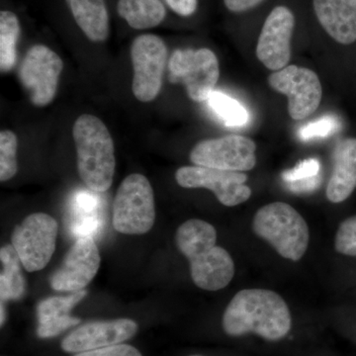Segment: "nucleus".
<instances>
[{
	"instance_id": "f257e3e1",
	"label": "nucleus",
	"mask_w": 356,
	"mask_h": 356,
	"mask_svg": "<svg viewBox=\"0 0 356 356\" xmlns=\"http://www.w3.org/2000/svg\"><path fill=\"white\" fill-rule=\"evenodd\" d=\"M291 315L277 293L245 289L236 293L222 317V329L231 337L252 334L267 341H280L291 330Z\"/></svg>"
},
{
	"instance_id": "f03ea898",
	"label": "nucleus",
	"mask_w": 356,
	"mask_h": 356,
	"mask_svg": "<svg viewBox=\"0 0 356 356\" xmlns=\"http://www.w3.org/2000/svg\"><path fill=\"white\" fill-rule=\"evenodd\" d=\"M178 250L191 262V277L196 286L218 291L229 285L235 275L233 259L225 248L217 247L216 229L202 220L184 222L177 232Z\"/></svg>"
},
{
	"instance_id": "7ed1b4c3",
	"label": "nucleus",
	"mask_w": 356,
	"mask_h": 356,
	"mask_svg": "<svg viewBox=\"0 0 356 356\" xmlns=\"http://www.w3.org/2000/svg\"><path fill=\"white\" fill-rule=\"evenodd\" d=\"M76 147L77 170L90 191L105 192L113 182L115 149L106 125L93 115L79 116L72 129Z\"/></svg>"
},
{
	"instance_id": "20e7f679",
	"label": "nucleus",
	"mask_w": 356,
	"mask_h": 356,
	"mask_svg": "<svg viewBox=\"0 0 356 356\" xmlns=\"http://www.w3.org/2000/svg\"><path fill=\"white\" fill-rule=\"evenodd\" d=\"M252 229L281 257L290 261H298L308 248V225L289 204L274 202L261 207L255 214Z\"/></svg>"
},
{
	"instance_id": "39448f33",
	"label": "nucleus",
	"mask_w": 356,
	"mask_h": 356,
	"mask_svg": "<svg viewBox=\"0 0 356 356\" xmlns=\"http://www.w3.org/2000/svg\"><path fill=\"white\" fill-rule=\"evenodd\" d=\"M156 220L154 196L144 175H128L115 196L113 227L126 235H143L153 228Z\"/></svg>"
},
{
	"instance_id": "423d86ee",
	"label": "nucleus",
	"mask_w": 356,
	"mask_h": 356,
	"mask_svg": "<svg viewBox=\"0 0 356 356\" xmlns=\"http://www.w3.org/2000/svg\"><path fill=\"white\" fill-rule=\"evenodd\" d=\"M58 222L50 215L34 213L14 228L11 243L28 273L39 271L56 250Z\"/></svg>"
},
{
	"instance_id": "0eeeda50",
	"label": "nucleus",
	"mask_w": 356,
	"mask_h": 356,
	"mask_svg": "<svg viewBox=\"0 0 356 356\" xmlns=\"http://www.w3.org/2000/svg\"><path fill=\"white\" fill-rule=\"evenodd\" d=\"M168 69L170 83H184L187 95L195 102L209 99L220 76L216 55L205 48L173 51Z\"/></svg>"
},
{
	"instance_id": "6e6552de",
	"label": "nucleus",
	"mask_w": 356,
	"mask_h": 356,
	"mask_svg": "<svg viewBox=\"0 0 356 356\" xmlns=\"http://www.w3.org/2000/svg\"><path fill=\"white\" fill-rule=\"evenodd\" d=\"M134 69L132 90L140 102H151L159 95L163 84L168 48L156 35H140L131 47Z\"/></svg>"
},
{
	"instance_id": "1a4fd4ad",
	"label": "nucleus",
	"mask_w": 356,
	"mask_h": 356,
	"mask_svg": "<svg viewBox=\"0 0 356 356\" xmlns=\"http://www.w3.org/2000/svg\"><path fill=\"white\" fill-rule=\"evenodd\" d=\"M64 63L57 53L44 44L33 46L19 67L20 83L35 106L50 104L57 95Z\"/></svg>"
},
{
	"instance_id": "9d476101",
	"label": "nucleus",
	"mask_w": 356,
	"mask_h": 356,
	"mask_svg": "<svg viewBox=\"0 0 356 356\" xmlns=\"http://www.w3.org/2000/svg\"><path fill=\"white\" fill-rule=\"evenodd\" d=\"M270 88L288 97V112L294 120L308 118L320 106L323 89L315 72L298 65H287L268 77Z\"/></svg>"
},
{
	"instance_id": "9b49d317",
	"label": "nucleus",
	"mask_w": 356,
	"mask_h": 356,
	"mask_svg": "<svg viewBox=\"0 0 356 356\" xmlns=\"http://www.w3.org/2000/svg\"><path fill=\"white\" fill-rule=\"evenodd\" d=\"M257 145L238 135L201 140L193 147L191 161L195 165L218 170L248 172L257 165Z\"/></svg>"
},
{
	"instance_id": "f8f14e48",
	"label": "nucleus",
	"mask_w": 356,
	"mask_h": 356,
	"mask_svg": "<svg viewBox=\"0 0 356 356\" xmlns=\"http://www.w3.org/2000/svg\"><path fill=\"white\" fill-rule=\"evenodd\" d=\"M175 179L184 188L209 189L222 205L228 207L245 202L252 195V189L245 184L248 175L242 172L184 166L175 173Z\"/></svg>"
},
{
	"instance_id": "ddd939ff",
	"label": "nucleus",
	"mask_w": 356,
	"mask_h": 356,
	"mask_svg": "<svg viewBox=\"0 0 356 356\" xmlns=\"http://www.w3.org/2000/svg\"><path fill=\"white\" fill-rule=\"evenodd\" d=\"M99 267V250L95 240L89 236H81L51 275V286L56 291H81L95 277Z\"/></svg>"
},
{
	"instance_id": "4468645a",
	"label": "nucleus",
	"mask_w": 356,
	"mask_h": 356,
	"mask_svg": "<svg viewBox=\"0 0 356 356\" xmlns=\"http://www.w3.org/2000/svg\"><path fill=\"white\" fill-rule=\"evenodd\" d=\"M294 26V15L285 6L275 7L266 18L257 42V57L267 69L277 72L287 67Z\"/></svg>"
},
{
	"instance_id": "2eb2a0df",
	"label": "nucleus",
	"mask_w": 356,
	"mask_h": 356,
	"mask_svg": "<svg viewBox=\"0 0 356 356\" xmlns=\"http://www.w3.org/2000/svg\"><path fill=\"white\" fill-rule=\"evenodd\" d=\"M138 332L131 318L97 321L81 325L63 339L60 348L67 353H79L115 346L128 341Z\"/></svg>"
},
{
	"instance_id": "dca6fc26",
	"label": "nucleus",
	"mask_w": 356,
	"mask_h": 356,
	"mask_svg": "<svg viewBox=\"0 0 356 356\" xmlns=\"http://www.w3.org/2000/svg\"><path fill=\"white\" fill-rule=\"evenodd\" d=\"M318 22L343 44L356 41V0H313Z\"/></svg>"
},
{
	"instance_id": "f3484780",
	"label": "nucleus",
	"mask_w": 356,
	"mask_h": 356,
	"mask_svg": "<svg viewBox=\"0 0 356 356\" xmlns=\"http://www.w3.org/2000/svg\"><path fill=\"white\" fill-rule=\"evenodd\" d=\"M86 290H81L70 296L51 297L40 302L37 306V336L40 339H50L79 325L81 318L72 317L70 312L86 296Z\"/></svg>"
},
{
	"instance_id": "a211bd4d",
	"label": "nucleus",
	"mask_w": 356,
	"mask_h": 356,
	"mask_svg": "<svg viewBox=\"0 0 356 356\" xmlns=\"http://www.w3.org/2000/svg\"><path fill=\"white\" fill-rule=\"evenodd\" d=\"M332 159L334 168L327 187V197L332 203H341L356 188V138L339 142Z\"/></svg>"
},
{
	"instance_id": "6ab92c4d",
	"label": "nucleus",
	"mask_w": 356,
	"mask_h": 356,
	"mask_svg": "<svg viewBox=\"0 0 356 356\" xmlns=\"http://www.w3.org/2000/svg\"><path fill=\"white\" fill-rule=\"evenodd\" d=\"M76 24L89 40L103 42L109 34V16L104 0H67Z\"/></svg>"
},
{
	"instance_id": "aec40b11",
	"label": "nucleus",
	"mask_w": 356,
	"mask_h": 356,
	"mask_svg": "<svg viewBox=\"0 0 356 356\" xmlns=\"http://www.w3.org/2000/svg\"><path fill=\"white\" fill-rule=\"evenodd\" d=\"M117 10L131 27L139 30L156 27L166 14L159 0H119Z\"/></svg>"
},
{
	"instance_id": "412c9836",
	"label": "nucleus",
	"mask_w": 356,
	"mask_h": 356,
	"mask_svg": "<svg viewBox=\"0 0 356 356\" xmlns=\"http://www.w3.org/2000/svg\"><path fill=\"white\" fill-rule=\"evenodd\" d=\"M2 270L0 276L1 302L20 299L25 294L26 282L21 271V261L13 245L0 250Z\"/></svg>"
},
{
	"instance_id": "4be33fe9",
	"label": "nucleus",
	"mask_w": 356,
	"mask_h": 356,
	"mask_svg": "<svg viewBox=\"0 0 356 356\" xmlns=\"http://www.w3.org/2000/svg\"><path fill=\"white\" fill-rule=\"evenodd\" d=\"M20 36V24L17 16L10 11L0 13V70L8 72L15 65L16 46Z\"/></svg>"
},
{
	"instance_id": "5701e85b",
	"label": "nucleus",
	"mask_w": 356,
	"mask_h": 356,
	"mask_svg": "<svg viewBox=\"0 0 356 356\" xmlns=\"http://www.w3.org/2000/svg\"><path fill=\"white\" fill-rule=\"evenodd\" d=\"M209 106L229 127H241L245 125L250 115L240 102L229 95L213 91L207 100Z\"/></svg>"
},
{
	"instance_id": "b1692460",
	"label": "nucleus",
	"mask_w": 356,
	"mask_h": 356,
	"mask_svg": "<svg viewBox=\"0 0 356 356\" xmlns=\"http://www.w3.org/2000/svg\"><path fill=\"white\" fill-rule=\"evenodd\" d=\"M18 140L13 131L0 133V181L6 182L17 173Z\"/></svg>"
},
{
	"instance_id": "393cba45",
	"label": "nucleus",
	"mask_w": 356,
	"mask_h": 356,
	"mask_svg": "<svg viewBox=\"0 0 356 356\" xmlns=\"http://www.w3.org/2000/svg\"><path fill=\"white\" fill-rule=\"evenodd\" d=\"M334 245L339 254L356 257V216L348 218L339 225Z\"/></svg>"
},
{
	"instance_id": "a878e982",
	"label": "nucleus",
	"mask_w": 356,
	"mask_h": 356,
	"mask_svg": "<svg viewBox=\"0 0 356 356\" xmlns=\"http://www.w3.org/2000/svg\"><path fill=\"white\" fill-rule=\"evenodd\" d=\"M339 127V121L332 116H325L317 121L307 124L299 130V136L302 140H311L314 138L327 137L336 132Z\"/></svg>"
},
{
	"instance_id": "bb28decb",
	"label": "nucleus",
	"mask_w": 356,
	"mask_h": 356,
	"mask_svg": "<svg viewBox=\"0 0 356 356\" xmlns=\"http://www.w3.org/2000/svg\"><path fill=\"white\" fill-rule=\"evenodd\" d=\"M321 163L317 159H308L302 161L292 170H286L282 173V179L285 184L300 181V180L310 179L318 177L320 173Z\"/></svg>"
},
{
	"instance_id": "cd10ccee",
	"label": "nucleus",
	"mask_w": 356,
	"mask_h": 356,
	"mask_svg": "<svg viewBox=\"0 0 356 356\" xmlns=\"http://www.w3.org/2000/svg\"><path fill=\"white\" fill-rule=\"evenodd\" d=\"M74 356H142L139 350L130 344L119 343L97 350L83 351Z\"/></svg>"
},
{
	"instance_id": "c85d7f7f",
	"label": "nucleus",
	"mask_w": 356,
	"mask_h": 356,
	"mask_svg": "<svg viewBox=\"0 0 356 356\" xmlns=\"http://www.w3.org/2000/svg\"><path fill=\"white\" fill-rule=\"evenodd\" d=\"M170 8L181 16H191L197 9V0H166Z\"/></svg>"
},
{
	"instance_id": "c756f323",
	"label": "nucleus",
	"mask_w": 356,
	"mask_h": 356,
	"mask_svg": "<svg viewBox=\"0 0 356 356\" xmlns=\"http://www.w3.org/2000/svg\"><path fill=\"white\" fill-rule=\"evenodd\" d=\"M264 0H224L225 6L233 13H243L259 6Z\"/></svg>"
},
{
	"instance_id": "7c9ffc66",
	"label": "nucleus",
	"mask_w": 356,
	"mask_h": 356,
	"mask_svg": "<svg viewBox=\"0 0 356 356\" xmlns=\"http://www.w3.org/2000/svg\"><path fill=\"white\" fill-rule=\"evenodd\" d=\"M320 177L310 178V179L300 180V181L292 182L288 184L290 191L297 192V193H304V192H309L315 191L318 188L320 184Z\"/></svg>"
},
{
	"instance_id": "2f4dec72",
	"label": "nucleus",
	"mask_w": 356,
	"mask_h": 356,
	"mask_svg": "<svg viewBox=\"0 0 356 356\" xmlns=\"http://www.w3.org/2000/svg\"><path fill=\"white\" fill-rule=\"evenodd\" d=\"M6 321V314H4L3 303H1V325H3Z\"/></svg>"
},
{
	"instance_id": "473e14b6",
	"label": "nucleus",
	"mask_w": 356,
	"mask_h": 356,
	"mask_svg": "<svg viewBox=\"0 0 356 356\" xmlns=\"http://www.w3.org/2000/svg\"><path fill=\"white\" fill-rule=\"evenodd\" d=\"M192 356H199V355H192Z\"/></svg>"
}]
</instances>
